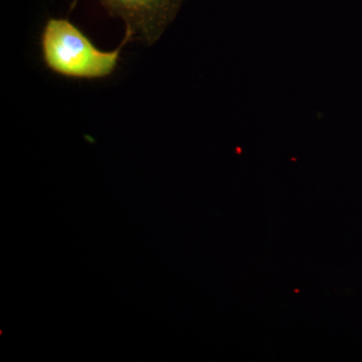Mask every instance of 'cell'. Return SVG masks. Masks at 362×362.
<instances>
[{"mask_svg":"<svg viewBox=\"0 0 362 362\" xmlns=\"http://www.w3.org/2000/svg\"><path fill=\"white\" fill-rule=\"evenodd\" d=\"M132 40L125 32L117 49H98L77 25L66 18H49L40 35L42 62L52 73L74 80H103L111 77L120 61L123 47Z\"/></svg>","mask_w":362,"mask_h":362,"instance_id":"6da1fadb","label":"cell"},{"mask_svg":"<svg viewBox=\"0 0 362 362\" xmlns=\"http://www.w3.org/2000/svg\"><path fill=\"white\" fill-rule=\"evenodd\" d=\"M183 0H101L105 11L125 23L132 40L146 47L156 44L175 20ZM77 4L74 1L71 8Z\"/></svg>","mask_w":362,"mask_h":362,"instance_id":"7a4b0ae2","label":"cell"}]
</instances>
